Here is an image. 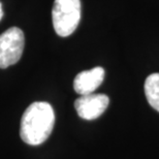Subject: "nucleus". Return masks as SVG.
<instances>
[{"mask_svg":"<svg viewBox=\"0 0 159 159\" xmlns=\"http://www.w3.org/2000/svg\"><path fill=\"white\" fill-rule=\"evenodd\" d=\"M110 103V98L106 94L83 95L75 101V107L82 119L94 120L101 116Z\"/></svg>","mask_w":159,"mask_h":159,"instance_id":"obj_4","label":"nucleus"},{"mask_svg":"<svg viewBox=\"0 0 159 159\" xmlns=\"http://www.w3.org/2000/svg\"><path fill=\"white\" fill-rule=\"evenodd\" d=\"M104 79V69L100 66L90 70L82 71L77 75L74 81V89L81 96L92 94L101 85Z\"/></svg>","mask_w":159,"mask_h":159,"instance_id":"obj_5","label":"nucleus"},{"mask_svg":"<svg viewBox=\"0 0 159 159\" xmlns=\"http://www.w3.org/2000/svg\"><path fill=\"white\" fill-rule=\"evenodd\" d=\"M2 15H3V12H2V8H1V3H0V20H1V18H2Z\"/></svg>","mask_w":159,"mask_h":159,"instance_id":"obj_7","label":"nucleus"},{"mask_svg":"<svg viewBox=\"0 0 159 159\" xmlns=\"http://www.w3.org/2000/svg\"><path fill=\"white\" fill-rule=\"evenodd\" d=\"M53 26L59 36L66 37L75 32L81 20L80 0H55L52 9Z\"/></svg>","mask_w":159,"mask_h":159,"instance_id":"obj_2","label":"nucleus"},{"mask_svg":"<svg viewBox=\"0 0 159 159\" xmlns=\"http://www.w3.org/2000/svg\"><path fill=\"white\" fill-rule=\"evenodd\" d=\"M55 114L52 106L44 101L30 104L21 120L20 135L24 143L37 146L46 142L52 133Z\"/></svg>","mask_w":159,"mask_h":159,"instance_id":"obj_1","label":"nucleus"},{"mask_svg":"<svg viewBox=\"0 0 159 159\" xmlns=\"http://www.w3.org/2000/svg\"><path fill=\"white\" fill-rule=\"evenodd\" d=\"M145 94L149 104L159 112V74H152L146 79Z\"/></svg>","mask_w":159,"mask_h":159,"instance_id":"obj_6","label":"nucleus"},{"mask_svg":"<svg viewBox=\"0 0 159 159\" xmlns=\"http://www.w3.org/2000/svg\"><path fill=\"white\" fill-rule=\"evenodd\" d=\"M25 37L20 28L11 27L0 35V68H7L21 59Z\"/></svg>","mask_w":159,"mask_h":159,"instance_id":"obj_3","label":"nucleus"}]
</instances>
